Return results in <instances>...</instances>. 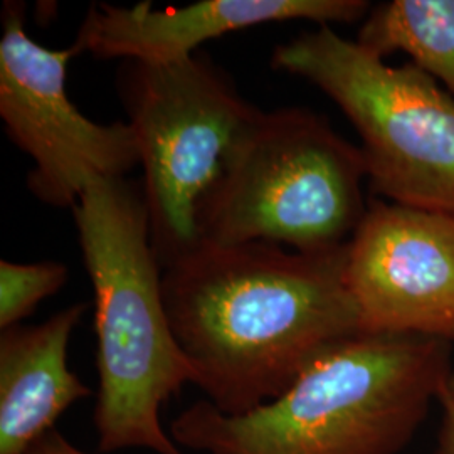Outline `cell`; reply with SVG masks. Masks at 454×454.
Returning a JSON list of instances; mask_svg holds the SVG:
<instances>
[{
    "label": "cell",
    "instance_id": "1",
    "mask_svg": "<svg viewBox=\"0 0 454 454\" xmlns=\"http://www.w3.org/2000/svg\"><path fill=\"white\" fill-rule=\"evenodd\" d=\"M345 261L347 246L200 243L163 270L170 328L212 406L227 416L264 406L328 348L364 333Z\"/></svg>",
    "mask_w": 454,
    "mask_h": 454
},
{
    "label": "cell",
    "instance_id": "2",
    "mask_svg": "<svg viewBox=\"0 0 454 454\" xmlns=\"http://www.w3.org/2000/svg\"><path fill=\"white\" fill-rule=\"evenodd\" d=\"M451 373L450 341L364 332L328 348L275 401L243 416L199 401L170 436L206 454H399Z\"/></svg>",
    "mask_w": 454,
    "mask_h": 454
},
{
    "label": "cell",
    "instance_id": "3",
    "mask_svg": "<svg viewBox=\"0 0 454 454\" xmlns=\"http://www.w3.org/2000/svg\"><path fill=\"white\" fill-rule=\"evenodd\" d=\"M71 211L95 293L98 448L185 454L160 411L195 373L167 317L144 191L127 179L95 180Z\"/></svg>",
    "mask_w": 454,
    "mask_h": 454
},
{
    "label": "cell",
    "instance_id": "4",
    "mask_svg": "<svg viewBox=\"0 0 454 454\" xmlns=\"http://www.w3.org/2000/svg\"><path fill=\"white\" fill-rule=\"evenodd\" d=\"M360 146L309 108L260 112L227 155L199 215L200 243H266L330 253L369 202Z\"/></svg>",
    "mask_w": 454,
    "mask_h": 454
},
{
    "label": "cell",
    "instance_id": "5",
    "mask_svg": "<svg viewBox=\"0 0 454 454\" xmlns=\"http://www.w3.org/2000/svg\"><path fill=\"white\" fill-rule=\"evenodd\" d=\"M271 66L311 82L348 118L377 199L454 212V98L421 67L387 65L328 26L276 46Z\"/></svg>",
    "mask_w": 454,
    "mask_h": 454
},
{
    "label": "cell",
    "instance_id": "6",
    "mask_svg": "<svg viewBox=\"0 0 454 454\" xmlns=\"http://www.w3.org/2000/svg\"><path fill=\"white\" fill-rule=\"evenodd\" d=\"M118 91L140 150L152 246L165 270L200 244L204 200L260 110L202 52L123 61Z\"/></svg>",
    "mask_w": 454,
    "mask_h": 454
},
{
    "label": "cell",
    "instance_id": "7",
    "mask_svg": "<svg viewBox=\"0 0 454 454\" xmlns=\"http://www.w3.org/2000/svg\"><path fill=\"white\" fill-rule=\"evenodd\" d=\"M74 44L49 49L26 33L24 5L7 2L0 39V118L29 159L27 187L41 202L73 209L99 179H125L140 165L129 123L101 125L74 106L66 91Z\"/></svg>",
    "mask_w": 454,
    "mask_h": 454
},
{
    "label": "cell",
    "instance_id": "8",
    "mask_svg": "<svg viewBox=\"0 0 454 454\" xmlns=\"http://www.w3.org/2000/svg\"><path fill=\"white\" fill-rule=\"evenodd\" d=\"M345 283L367 333L454 341V212L373 197L347 244Z\"/></svg>",
    "mask_w": 454,
    "mask_h": 454
},
{
    "label": "cell",
    "instance_id": "9",
    "mask_svg": "<svg viewBox=\"0 0 454 454\" xmlns=\"http://www.w3.org/2000/svg\"><path fill=\"white\" fill-rule=\"evenodd\" d=\"M371 9L365 0H200L167 9L152 2L131 7L98 2L88 9L74 46L103 59L167 63L246 27L288 20L332 27L362 22Z\"/></svg>",
    "mask_w": 454,
    "mask_h": 454
},
{
    "label": "cell",
    "instance_id": "10",
    "mask_svg": "<svg viewBox=\"0 0 454 454\" xmlns=\"http://www.w3.org/2000/svg\"><path fill=\"white\" fill-rule=\"evenodd\" d=\"M86 303L0 330V454H26L73 404L93 395L67 365Z\"/></svg>",
    "mask_w": 454,
    "mask_h": 454
},
{
    "label": "cell",
    "instance_id": "11",
    "mask_svg": "<svg viewBox=\"0 0 454 454\" xmlns=\"http://www.w3.org/2000/svg\"><path fill=\"white\" fill-rule=\"evenodd\" d=\"M358 44L387 58L404 52L454 98V0H390L362 20Z\"/></svg>",
    "mask_w": 454,
    "mask_h": 454
},
{
    "label": "cell",
    "instance_id": "12",
    "mask_svg": "<svg viewBox=\"0 0 454 454\" xmlns=\"http://www.w3.org/2000/svg\"><path fill=\"white\" fill-rule=\"evenodd\" d=\"M67 268L58 261L17 264L0 261V330L20 325L37 305L59 292Z\"/></svg>",
    "mask_w": 454,
    "mask_h": 454
},
{
    "label": "cell",
    "instance_id": "13",
    "mask_svg": "<svg viewBox=\"0 0 454 454\" xmlns=\"http://www.w3.org/2000/svg\"><path fill=\"white\" fill-rule=\"evenodd\" d=\"M439 404L442 409V418L434 454H454V394L448 389V386L441 394Z\"/></svg>",
    "mask_w": 454,
    "mask_h": 454
},
{
    "label": "cell",
    "instance_id": "14",
    "mask_svg": "<svg viewBox=\"0 0 454 454\" xmlns=\"http://www.w3.org/2000/svg\"><path fill=\"white\" fill-rule=\"evenodd\" d=\"M26 454H88L73 446L65 434L58 429H52L46 436L39 439Z\"/></svg>",
    "mask_w": 454,
    "mask_h": 454
},
{
    "label": "cell",
    "instance_id": "15",
    "mask_svg": "<svg viewBox=\"0 0 454 454\" xmlns=\"http://www.w3.org/2000/svg\"><path fill=\"white\" fill-rule=\"evenodd\" d=\"M448 389L451 390L454 394V372L451 373V377H450V382H448Z\"/></svg>",
    "mask_w": 454,
    "mask_h": 454
}]
</instances>
